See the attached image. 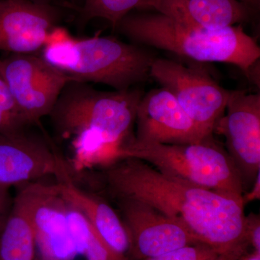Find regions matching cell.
Masks as SVG:
<instances>
[{"label":"cell","mask_w":260,"mask_h":260,"mask_svg":"<svg viewBox=\"0 0 260 260\" xmlns=\"http://www.w3.org/2000/svg\"><path fill=\"white\" fill-rule=\"evenodd\" d=\"M246 241L253 251L260 252L259 215L251 213L245 217Z\"/></svg>","instance_id":"obj_21"},{"label":"cell","mask_w":260,"mask_h":260,"mask_svg":"<svg viewBox=\"0 0 260 260\" xmlns=\"http://www.w3.org/2000/svg\"><path fill=\"white\" fill-rule=\"evenodd\" d=\"M260 199V172L258 173L257 175L253 181L252 186L250 190L246 192L245 194H243V203L245 205L246 203H251Z\"/></svg>","instance_id":"obj_24"},{"label":"cell","mask_w":260,"mask_h":260,"mask_svg":"<svg viewBox=\"0 0 260 260\" xmlns=\"http://www.w3.org/2000/svg\"><path fill=\"white\" fill-rule=\"evenodd\" d=\"M116 200L129 238V251L136 259L155 257L200 243L186 228L153 207L138 200Z\"/></svg>","instance_id":"obj_11"},{"label":"cell","mask_w":260,"mask_h":260,"mask_svg":"<svg viewBox=\"0 0 260 260\" xmlns=\"http://www.w3.org/2000/svg\"><path fill=\"white\" fill-rule=\"evenodd\" d=\"M0 73L20 112L32 126L49 115L65 85L74 80L32 54H11L0 59Z\"/></svg>","instance_id":"obj_7"},{"label":"cell","mask_w":260,"mask_h":260,"mask_svg":"<svg viewBox=\"0 0 260 260\" xmlns=\"http://www.w3.org/2000/svg\"><path fill=\"white\" fill-rule=\"evenodd\" d=\"M143 95L139 88L101 91L87 83L72 80L63 88L49 116L63 139L90 133L124 147L131 140L129 137Z\"/></svg>","instance_id":"obj_4"},{"label":"cell","mask_w":260,"mask_h":260,"mask_svg":"<svg viewBox=\"0 0 260 260\" xmlns=\"http://www.w3.org/2000/svg\"><path fill=\"white\" fill-rule=\"evenodd\" d=\"M102 179L114 199L153 207L219 253L248 244L242 200L174 179L136 158L105 168Z\"/></svg>","instance_id":"obj_1"},{"label":"cell","mask_w":260,"mask_h":260,"mask_svg":"<svg viewBox=\"0 0 260 260\" xmlns=\"http://www.w3.org/2000/svg\"><path fill=\"white\" fill-rule=\"evenodd\" d=\"M67 203L68 225L78 253L86 260H129L109 245L79 210Z\"/></svg>","instance_id":"obj_17"},{"label":"cell","mask_w":260,"mask_h":260,"mask_svg":"<svg viewBox=\"0 0 260 260\" xmlns=\"http://www.w3.org/2000/svg\"><path fill=\"white\" fill-rule=\"evenodd\" d=\"M138 10H154L186 26L210 30L249 23L257 12L239 0H143Z\"/></svg>","instance_id":"obj_14"},{"label":"cell","mask_w":260,"mask_h":260,"mask_svg":"<svg viewBox=\"0 0 260 260\" xmlns=\"http://www.w3.org/2000/svg\"><path fill=\"white\" fill-rule=\"evenodd\" d=\"M150 78L174 95L205 136H212L215 123L225 112L231 90L202 68L164 58L154 59Z\"/></svg>","instance_id":"obj_6"},{"label":"cell","mask_w":260,"mask_h":260,"mask_svg":"<svg viewBox=\"0 0 260 260\" xmlns=\"http://www.w3.org/2000/svg\"><path fill=\"white\" fill-rule=\"evenodd\" d=\"M34 2H37V3H50L51 0H32Z\"/></svg>","instance_id":"obj_27"},{"label":"cell","mask_w":260,"mask_h":260,"mask_svg":"<svg viewBox=\"0 0 260 260\" xmlns=\"http://www.w3.org/2000/svg\"><path fill=\"white\" fill-rule=\"evenodd\" d=\"M60 18L51 3L0 0V51L29 54L41 50Z\"/></svg>","instance_id":"obj_13"},{"label":"cell","mask_w":260,"mask_h":260,"mask_svg":"<svg viewBox=\"0 0 260 260\" xmlns=\"http://www.w3.org/2000/svg\"><path fill=\"white\" fill-rule=\"evenodd\" d=\"M218 254L209 246L198 243L145 260H209Z\"/></svg>","instance_id":"obj_20"},{"label":"cell","mask_w":260,"mask_h":260,"mask_svg":"<svg viewBox=\"0 0 260 260\" xmlns=\"http://www.w3.org/2000/svg\"><path fill=\"white\" fill-rule=\"evenodd\" d=\"M42 57L76 81L102 83L125 90L150 78L153 54L143 46L114 37H73L56 26L47 38Z\"/></svg>","instance_id":"obj_3"},{"label":"cell","mask_w":260,"mask_h":260,"mask_svg":"<svg viewBox=\"0 0 260 260\" xmlns=\"http://www.w3.org/2000/svg\"><path fill=\"white\" fill-rule=\"evenodd\" d=\"M75 173L53 145L29 132L0 134V186L10 188L54 178L75 181Z\"/></svg>","instance_id":"obj_8"},{"label":"cell","mask_w":260,"mask_h":260,"mask_svg":"<svg viewBox=\"0 0 260 260\" xmlns=\"http://www.w3.org/2000/svg\"><path fill=\"white\" fill-rule=\"evenodd\" d=\"M0 260H42L26 200L20 188L0 232Z\"/></svg>","instance_id":"obj_16"},{"label":"cell","mask_w":260,"mask_h":260,"mask_svg":"<svg viewBox=\"0 0 260 260\" xmlns=\"http://www.w3.org/2000/svg\"><path fill=\"white\" fill-rule=\"evenodd\" d=\"M13 199L14 198H12L9 188L0 186V232L11 210Z\"/></svg>","instance_id":"obj_22"},{"label":"cell","mask_w":260,"mask_h":260,"mask_svg":"<svg viewBox=\"0 0 260 260\" xmlns=\"http://www.w3.org/2000/svg\"><path fill=\"white\" fill-rule=\"evenodd\" d=\"M249 245L244 244L232 250L219 253L218 255L209 260H238L243 254L247 251Z\"/></svg>","instance_id":"obj_23"},{"label":"cell","mask_w":260,"mask_h":260,"mask_svg":"<svg viewBox=\"0 0 260 260\" xmlns=\"http://www.w3.org/2000/svg\"><path fill=\"white\" fill-rule=\"evenodd\" d=\"M23 191L42 260H74L78 254L70 234L67 202L57 181L43 180L19 186Z\"/></svg>","instance_id":"obj_10"},{"label":"cell","mask_w":260,"mask_h":260,"mask_svg":"<svg viewBox=\"0 0 260 260\" xmlns=\"http://www.w3.org/2000/svg\"><path fill=\"white\" fill-rule=\"evenodd\" d=\"M225 110L213 132L225 138L227 153L244 187L260 172V94L231 91Z\"/></svg>","instance_id":"obj_9"},{"label":"cell","mask_w":260,"mask_h":260,"mask_svg":"<svg viewBox=\"0 0 260 260\" xmlns=\"http://www.w3.org/2000/svg\"><path fill=\"white\" fill-rule=\"evenodd\" d=\"M135 121L136 137L133 140L140 143L188 144L208 138L174 95L162 87L144 93L138 104Z\"/></svg>","instance_id":"obj_12"},{"label":"cell","mask_w":260,"mask_h":260,"mask_svg":"<svg viewBox=\"0 0 260 260\" xmlns=\"http://www.w3.org/2000/svg\"><path fill=\"white\" fill-rule=\"evenodd\" d=\"M57 184L62 198L83 214L109 245L121 254L129 251V241L125 227L121 217L110 205L84 191L75 181Z\"/></svg>","instance_id":"obj_15"},{"label":"cell","mask_w":260,"mask_h":260,"mask_svg":"<svg viewBox=\"0 0 260 260\" xmlns=\"http://www.w3.org/2000/svg\"><path fill=\"white\" fill-rule=\"evenodd\" d=\"M245 4L249 5L251 8H254L256 11H258L260 7V0H239Z\"/></svg>","instance_id":"obj_26"},{"label":"cell","mask_w":260,"mask_h":260,"mask_svg":"<svg viewBox=\"0 0 260 260\" xmlns=\"http://www.w3.org/2000/svg\"><path fill=\"white\" fill-rule=\"evenodd\" d=\"M143 0H85L80 10L82 23L95 18L107 20L115 29L119 21L135 10H138Z\"/></svg>","instance_id":"obj_18"},{"label":"cell","mask_w":260,"mask_h":260,"mask_svg":"<svg viewBox=\"0 0 260 260\" xmlns=\"http://www.w3.org/2000/svg\"><path fill=\"white\" fill-rule=\"evenodd\" d=\"M115 29L131 43L162 49L200 63L221 62L237 66L252 78L259 63L260 48L242 25L220 30L191 28L148 11H132Z\"/></svg>","instance_id":"obj_2"},{"label":"cell","mask_w":260,"mask_h":260,"mask_svg":"<svg viewBox=\"0 0 260 260\" xmlns=\"http://www.w3.org/2000/svg\"><path fill=\"white\" fill-rule=\"evenodd\" d=\"M238 260H260V252L252 251L250 253L246 251Z\"/></svg>","instance_id":"obj_25"},{"label":"cell","mask_w":260,"mask_h":260,"mask_svg":"<svg viewBox=\"0 0 260 260\" xmlns=\"http://www.w3.org/2000/svg\"><path fill=\"white\" fill-rule=\"evenodd\" d=\"M122 156L147 162L174 179L242 200L244 186L239 173L227 151L211 137L199 143L177 145L131 139L124 145Z\"/></svg>","instance_id":"obj_5"},{"label":"cell","mask_w":260,"mask_h":260,"mask_svg":"<svg viewBox=\"0 0 260 260\" xmlns=\"http://www.w3.org/2000/svg\"><path fill=\"white\" fill-rule=\"evenodd\" d=\"M31 126L20 112L0 73V134H18Z\"/></svg>","instance_id":"obj_19"}]
</instances>
